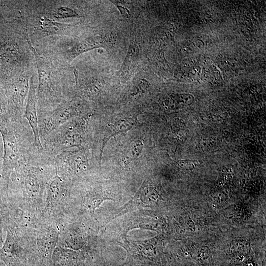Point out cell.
<instances>
[{"mask_svg":"<svg viewBox=\"0 0 266 266\" xmlns=\"http://www.w3.org/2000/svg\"><path fill=\"white\" fill-rule=\"evenodd\" d=\"M37 88L34 78L32 76L30 79L24 117L26 119L32 131L34 146L38 149H43L44 148L41 142L38 130Z\"/></svg>","mask_w":266,"mask_h":266,"instance_id":"5b68a950","label":"cell"},{"mask_svg":"<svg viewBox=\"0 0 266 266\" xmlns=\"http://www.w3.org/2000/svg\"><path fill=\"white\" fill-rule=\"evenodd\" d=\"M86 118H73L54 130L41 141L44 149L52 155L81 146L87 134Z\"/></svg>","mask_w":266,"mask_h":266,"instance_id":"6da1fadb","label":"cell"},{"mask_svg":"<svg viewBox=\"0 0 266 266\" xmlns=\"http://www.w3.org/2000/svg\"><path fill=\"white\" fill-rule=\"evenodd\" d=\"M79 258L76 252L57 246L52 254L50 266H77Z\"/></svg>","mask_w":266,"mask_h":266,"instance_id":"52a82bcc","label":"cell"},{"mask_svg":"<svg viewBox=\"0 0 266 266\" xmlns=\"http://www.w3.org/2000/svg\"><path fill=\"white\" fill-rule=\"evenodd\" d=\"M110 1H111L116 6L121 14L123 16L126 17H129L130 12L126 5H125V2L124 1L110 0Z\"/></svg>","mask_w":266,"mask_h":266,"instance_id":"5bb4252c","label":"cell"},{"mask_svg":"<svg viewBox=\"0 0 266 266\" xmlns=\"http://www.w3.org/2000/svg\"><path fill=\"white\" fill-rule=\"evenodd\" d=\"M230 247L233 254L237 256L248 255L250 249L249 243L243 240L232 241Z\"/></svg>","mask_w":266,"mask_h":266,"instance_id":"8fae6325","label":"cell"},{"mask_svg":"<svg viewBox=\"0 0 266 266\" xmlns=\"http://www.w3.org/2000/svg\"><path fill=\"white\" fill-rule=\"evenodd\" d=\"M139 55V50L137 45L131 43L121 67V74L124 77H129L133 72L138 62Z\"/></svg>","mask_w":266,"mask_h":266,"instance_id":"ba28073f","label":"cell"},{"mask_svg":"<svg viewBox=\"0 0 266 266\" xmlns=\"http://www.w3.org/2000/svg\"><path fill=\"white\" fill-rule=\"evenodd\" d=\"M2 244H3V243H2V242L1 241V240H0V248L1 247V245H2Z\"/></svg>","mask_w":266,"mask_h":266,"instance_id":"e0dca14e","label":"cell"},{"mask_svg":"<svg viewBox=\"0 0 266 266\" xmlns=\"http://www.w3.org/2000/svg\"><path fill=\"white\" fill-rule=\"evenodd\" d=\"M0 266H6L4 263L0 259Z\"/></svg>","mask_w":266,"mask_h":266,"instance_id":"2e32d148","label":"cell"},{"mask_svg":"<svg viewBox=\"0 0 266 266\" xmlns=\"http://www.w3.org/2000/svg\"><path fill=\"white\" fill-rule=\"evenodd\" d=\"M80 104L65 100L52 110L38 112L39 134L41 141L66 122L81 114Z\"/></svg>","mask_w":266,"mask_h":266,"instance_id":"277c9868","label":"cell"},{"mask_svg":"<svg viewBox=\"0 0 266 266\" xmlns=\"http://www.w3.org/2000/svg\"><path fill=\"white\" fill-rule=\"evenodd\" d=\"M104 37L95 35L86 38L77 43L67 51V58L71 62L80 54L88 51L103 47L106 44Z\"/></svg>","mask_w":266,"mask_h":266,"instance_id":"8992f818","label":"cell"},{"mask_svg":"<svg viewBox=\"0 0 266 266\" xmlns=\"http://www.w3.org/2000/svg\"><path fill=\"white\" fill-rule=\"evenodd\" d=\"M37 24V33L44 36L58 34L62 32V29L65 28L67 25L53 21L50 19L42 18L38 21Z\"/></svg>","mask_w":266,"mask_h":266,"instance_id":"9c48e42d","label":"cell"},{"mask_svg":"<svg viewBox=\"0 0 266 266\" xmlns=\"http://www.w3.org/2000/svg\"><path fill=\"white\" fill-rule=\"evenodd\" d=\"M179 164L183 167L192 169L198 167L200 165V163L198 161L188 160L181 161Z\"/></svg>","mask_w":266,"mask_h":266,"instance_id":"9a60e30c","label":"cell"},{"mask_svg":"<svg viewBox=\"0 0 266 266\" xmlns=\"http://www.w3.org/2000/svg\"><path fill=\"white\" fill-rule=\"evenodd\" d=\"M52 15L57 19H65L78 16L73 9L67 6H61L53 10Z\"/></svg>","mask_w":266,"mask_h":266,"instance_id":"7c38bea8","label":"cell"},{"mask_svg":"<svg viewBox=\"0 0 266 266\" xmlns=\"http://www.w3.org/2000/svg\"><path fill=\"white\" fill-rule=\"evenodd\" d=\"M9 222V209L5 202L0 197V239L3 241L2 231L5 230Z\"/></svg>","mask_w":266,"mask_h":266,"instance_id":"30bf717a","label":"cell"},{"mask_svg":"<svg viewBox=\"0 0 266 266\" xmlns=\"http://www.w3.org/2000/svg\"><path fill=\"white\" fill-rule=\"evenodd\" d=\"M77 266H103L95 261L92 257H86L84 255H80Z\"/></svg>","mask_w":266,"mask_h":266,"instance_id":"4fadbf2b","label":"cell"},{"mask_svg":"<svg viewBox=\"0 0 266 266\" xmlns=\"http://www.w3.org/2000/svg\"><path fill=\"white\" fill-rule=\"evenodd\" d=\"M5 241L0 248V259L6 266H31L33 235L6 230Z\"/></svg>","mask_w":266,"mask_h":266,"instance_id":"7a4b0ae2","label":"cell"},{"mask_svg":"<svg viewBox=\"0 0 266 266\" xmlns=\"http://www.w3.org/2000/svg\"><path fill=\"white\" fill-rule=\"evenodd\" d=\"M60 233L55 224L44 219L33 233L32 266H50Z\"/></svg>","mask_w":266,"mask_h":266,"instance_id":"3957f363","label":"cell"}]
</instances>
